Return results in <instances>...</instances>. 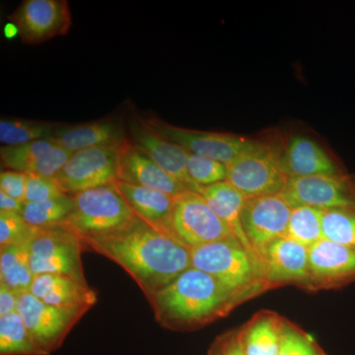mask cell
Returning a JSON list of instances; mask_svg holds the SVG:
<instances>
[{
    "label": "cell",
    "mask_w": 355,
    "mask_h": 355,
    "mask_svg": "<svg viewBox=\"0 0 355 355\" xmlns=\"http://www.w3.org/2000/svg\"><path fill=\"white\" fill-rule=\"evenodd\" d=\"M83 245L121 266L148 300L191 266V249L137 216L111 234Z\"/></svg>",
    "instance_id": "6da1fadb"
},
{
    "label": "cell",
    "mask_w": 355,
    "mask_h": 355,
    "mask_svg": "<svg viewBox=\"0 0 355 355\" xmlns=\"http://www.w3.org/2000/svg\"><path fill=\"white\" fill-rule=\"evenodd\" d=\"M246 294L222 284L209 273L191 268L149 299L154 316L163 328L197 330L225 316Z\"/></svg>",
    "instance_id": "7a4b0ae2"
},
{
    "label": "cell",
    "mask_w": 355,
    "mask_h": 355,
    "mask_svg": "<svg viewBox=\"0 0 355 355\" xmlns=\"http://www.w3.org/2000/svg\"><path fill=\"white\" fill-rule=\"evenodd\" d=\"M191 268L216 277L231 291L251 296L266 289L261 261L235 237L191 249Z\"/></svg>",
    "instance_id": "3957f363"
},
{
    "label": "cell",
    "mask_w": 355,
    "mask_h": 355,
    "mask_svg": "<svg viewBox=\"0 0 355 355\" xmlns=\"http://www.w3.org/2000/svg\"><path fill=\"white\" fill-rule=\"evenodd\" d=\"M69 196L73 209L64 225L83 242L111 234L135 216L114 184Z\"/></svg>",
    "instance_id": "277c9868"
},
{
    "label": "cell",
    "mask_w": 355,
    "mask_h": 355,
    "mask_svg": "<svg viewBox=\"0 0 355 355\" xmlns=\"http://www.w3.org/2000/svg\"><path fill=\"white\" fill-rule=\"evenodd\" d=\"M227 170L226 181L247 198L282 193L287 183L280 154L272 146L259 141L227 165Z\"/></svg>",
    "instance_id": "5b68a950"
},
{
    "label": "cell",
    "mask_w": 355,
    "mask_h": 355,
    "mask_svg": "<svg viewBox=\"0 0 355 355\" xmlns=\"http://www.w3.org/2000/svg\"><path fill=\"white\" fill-rule=\"evenodd\" d=\"M83 242L64 225L39 229L30 244V268L33 275L44 273L69 275L87 284L81 253Z\"/></svg>",
    "instance_id": "8992f818"
},
{
    "label": "cell",
    "mask_w": 355,
    "mask_h": 355,
    "mask_svg": "<svg viewBox=\"0 0 355 355\" xmlns=\"http://www.w3.org/2000/svg\"><path fill=\"white\" fill-rule=\"evenodd\" d=\"M173 237L189 249L232 237L231 229L197 191L175 198L171 219Z\"/></svg>",
    "instance_id": "52a82bcc"
},
{
    "label": "cell",
    "mask_w": 355,
    "mask_h": 355,
    "mask_svg": "<svg viewBox=\"0 0 355 355\" xmlns=\"http://www.w3.org/2000/svg\"><path fill=\"white\" fill-rule=\"evenodd\" d=\"M87 311L46 304L30 291L18 296L17 313L35 343L46 355L62 347L70 331Z\"/></svg>",
    "instance_id": "ba28073f"
},
{
    "label": "cell",
    "mask_w": 355,
    "mask_h": 355,
    "mask_svg": "<svg viewBox=\"0 0 355 355\" xmlns=\"http://www.w3.org/2000/svg\"><path fill=\"white\" fill-rule=\"evenodd\" d=\"M120 148L96 147L72 154L53 177L67 195L114 184L119 181Z\"/></svg>",
    "instance_id": "9c48e42d"
},
{
    "label": "cell",
    "mask_w": 355,
    "mask_h": 355,
    "mask_svg": "<svg viewBox=\"0 0 355 355\" xmlns=\"http://www.w3.org/2000/svg\"><path fill=\"white\" fill-rule=\"evenodd\" d=\"M144 120L153 130L181 146L187 153L214 159L225 165L231 164L254 142V140L232 133L200 132L175 127L155 116Z\"/></svg>",
    "instance_id": "30bf717a"
},
{
    "label": "cell",
    "mask_w": 355,
    "mask_h": 355,
    "mask_svg": "<svg viewBox=\"0 0 355 355\" xmlns=\"http://www.w3.org/2000/svg\"><path fill=\"white\" fill-rule=\"evenodd\" d=\"M8 19L26 44H39L64 36L72 24L65 0H24Z\"/></svg>",
    "instance_id": "8fae6325"
},
{
    "label": "cell",
    "mask_w": 355,
    "mask_h": 355,
    "mask_svg": "<svg viewBox=\"0 0 355 355\" xmlns=\"http://www.w3.org/2000/svg\"><path fill=\"white\" fill-rule=\"evenodd\" d=\"M282 195L293 207L355 209V180L340 176H311L287 180Z\"/></svg>",
    "instance_id": "7c38bea8"
},
{
    "label": "cell",
    "mask_w": 355,
    "mask_h": 355,
    "mask_svg": "<svg viewBox=\"0 0 355 355\" xmlns=\"http://www.w3.org/2000/svg\"><path fill=\"white\" fill-rule=\"evenodd\" d=\"M291 211L282 193L248 198L242 211L243 229L259 259L268 245L286 237Z\"/></svg>",
    "instance_id": "4fadbf2b"
},
{
    "label": "cell",
    "mask_w": 355,
    "mask_h": 355,
    "mask_svg": "<svg viewBox=\"0 0 355 355\" xmlns=\"http://www.w3.org/2000/svg\"><path fill=\"white\" fill-rule=\"evenodd\" d=\"M260 259L268 288L294 284L311 289L308 248L282 237L268 245Z\"/></svg>",
    "instance_id": "5bb4252c"
},
{
    "label": "cell",
    "mask_w": 355,
    "mask_h": 355,
    "mask_svg": "<svg viewBox=\"0 0 355 355\" xmlns=\"http://www.w3.org/2000/svg\"><path fill=\"white\" fill-rule=\"evenodd\" d=\"M130 142L147 154L168 174L183 183L190 191H198L188 172L189 154L181 146L170 141L153 130L144 119L133 116L130 120Z\"/></svg>",
    "instance_id": "9a60e30c"
},
{
    "label": "cell",
    "mask_w": 355,
    "mask_h": 355,
    "mask_svg": "<svg viewBox=\"0 0 355 355\" xmlns=\"http://www.w3.org/2000/svg\"><path fill=\"white\" fill-rule=\"evenodd\" d=\"M311 289L336 288L355 282V251L323 239L309 248Z\"/></svg>",
    "instance_id": "2e32d148"
},
{
    "label": "cell",
    "mask_w": 355,
    "mask_h": 355,
    "mask_svg": "<svg viewBox=\"0 0 355 355\" xmlns=\"http://www.w3.org/2000/svg\"><path fill=\"white\" fill-rule=\"evenodd\" d=\"M119 154V181L160 191L172 198H177L184 191H190L183 183L156 164L144 151L133 146L130 139L120 147Z\"/></svg>",
    "instance_id": "e0dca14e"
},
{
    "label": "cell",
    "mask_w": 355,
    "mask_h": 355,
    "mask_svg": "<svg viewBox=\"0 0 355 355\" xmlns=\"http://www.w3.org/2000/svg\"><path fill=\"white\" fill-rule=\"evenodd\" d=\"M53 139L71 153L96 148H120L128 140L123 123L114 119L89 121L77 125H60Z\"/></svg>",
    "instance_id": "ac0fdd59"
},
{
    "label": "cell",
    "mask_w": 355,
    "mask_h": 355,
    "mask_svg": "<svg viewBox=\"0 0 355 355\" xmlns=\"http://www.w3.org/2000/svg\"><path fill=\"white\" fill-rule=\"evenodd\" d=\"M280 163L287 180L345 175L317 142L301 135L291 137L286 150L280 154Z\"/></svg>",
    "instance_id": "d6986e66"
},
{
    "label": "cell",
    "mask_w": 355,
    "mask_h": 355,
    "mask_svg": "<svg viewBox=\"0 0 355 355\" xmlns=\"http://www.w3.org/2000/svg\"><path fill=\"white\" fill-rule=\"evenodd\" d=\"M30 292L46 304L69 309L89 311L97 302V295L88 284L64 275H35Z\"/></svg>",
    "instance_id": "ffe728a7"
},
{
    "label": "cell",
    "mask_w": 355,
    "mask_h": 355,
    "mask_svg": "<svg viewBox=\"0 0 355 355\" xmlns=\"http://www.w3.org/2000/svg\"><path fill=\"white\" fill-rule=\"evenodd\" d=\"M135 216L154 228L172 235L171 219L175 198L162 191L144 188L125 182L114 183Z\"/></svg>",
    "instance_id": "44dd1931"
},
{
    "label": "cell",
    "mask_w": 355,
    "mask_h": 355,
    "mask_svg": "<svg viewBox=\"0 0 355 355\" xmlns=\"http://www.w3.org/2000/svg\"><path fill=\"white\" fill-rule=\"evenodd\" d=\"M198 193L205 198L210 209L227 224L243 246L259 259L251 244L248 241L243 229L242 211L248 198L241 191H238L229 182L223 181L211 186L200 187Z\"/></svg>",
    "instance_id": "7402d4cb"
},
{
    "label": "cell",
    "mask_w": 355,
    "mask_h": 355,
    "mask_svg": "<svg viewBox=\"0 0 355 355\" xmlns=\"http://www.w3.org/2000/svg\"><path fill=\"white\" fill-rule=\"evenodd\" d=\"M284 321L273 313H260L239 333L246 355H279Z\"/></svg>",
    "instance_id": "603a6c76"
},
{
    "label": "cell",
    "mask_w": 355,
    "mask_h": 355,
    "mask_svg": "<svg viewBox=\"0 0 355 355\" xmlns=\"http://www.w3.org/2000/svg\"><path fill=\"white\" fill-rule=\"evenodd\" d=\"M30 244L8 245L0 250V284L18 294L30 291L35 277L30 268Z\"/></svg>",
    "instance_id": "cb8c5ba5"
},
{
    "label": "cell",
    "mask_w": 355,
    "mask_h": 355,
    "mask_svg": "<svg viewBox=\"0 0 355 355\" xmlns=\"http://www.w3.org/2000/svg\"><path fill=\"white\" fill-rule=\"evenodd\" d=\"M60 123L18 118L0 121V142L2 146H20L40 139H53Z\"/></svg>",
    "instance_id": "d4e9b609"
},
{
    "label": "cell",
    "mask_w": 355,
    "mask_h": 355,
    "mask_svg": "<svg viewBox=\"0 0 355 355\" xmlns=\"http://www.w3.org/2000/svg\"><path fill=\"white\" fill-rule=\"evenodd\" d=\"M0 355H46L17 312L0 316Z\"/></svg>",
    "instance_id": "484cf974"
},
{
    "label": "cell",
    "mask_w": 355,
    "mask_h": 355,
    "mask_svg": "<svg viewBox=\"0 0 355 355\" xmlns=\"http://www.w3.org/2000/svg\"><path fill=\"white\" fill-rule=\"evenodd\" d=\"M324 209L302 207L292 209L286 237L309 248L324 239Z\"/></svg>",
    "instance_id": "4316f807"
},
{
    "label": "cell",
    "mask_w": 355,
    "mask_h": 355,
    "mask_svg": "<svg viewBox=\"0 0 355 355\" xmlns=\"http://www.w3.org/2000/svg\"><path fill=\"white\" fill-rule=\"evenodd\" d=\"M72 209L71 197L64 195L44 202L25 203L21 214L33 227L46 229L64 225Z\"/></svg>",
    "instance_id": "83f0119b"
},
{
    "label": "cell",
    "mask_w": 355,
    "mask_h": 355,
    "mask_svg": "<svg viewBox=\"0 0 355 355\" xmlns=\"http://www.w3.org/2000/svg\"><path fill=\"white\" fill-rule=\"evenodd\" d=\"M55 144L57 142L55 140L49 139L36 140L20 146H1L0 159L2 167L6 168V170L27 174L33 166L38 163Z\"/></svg>",
    "instance_id": "f1b7e54d"
},
{
    "label": "cell",
    "mask_w": 355,
    "mask_h": 355,
    "mask_svg": "<svg viewBox=\"0 0 355 355\" xmlns=\"http://www.w3.org/2000/svg\"><path fill=\"white\" fill-rule=\"evenodd\" d=\"M324 239L355 251V209H327L323 216Z\"/></svg>",
    "instance_id": "f546056e"
},
{
    "label": "cell",
    "mask_w": 355,
    "mask_h": 355,
    "mask_svg": "<svg viewBox=\"0 0 355 355\" xmlns=\"http://www.w3.org/2000/svg\"><path fill=\"white\" fill-rule=\"evenodd\" d=\"M39 229L33 227L17 212H0V245L30 244L38 233Z\"/></svg>",
    "instance_id": "4dcf8cb0"
},
{
    "label": "cell",
    "mask_w": 355,
    "mask_h": 355,
    "mask_svg": "<svg viewBox=\"0 0 355 355\" xmlns=\"http://www.w3.org/2000/svg\"><path fill=\"white\" fill-rule=\"evenodd\" d=\"M187 166L191 180L198 188L211 186L227 180V165L214 159L189 154Z\"/></svg>",
    "instance_id": "1f68e13d"
},
{
    "label": "cell",
    "mask_w": 355,
    "mask_h": 355,
    "mask_svg": "<svg viewBox=\"0 0 355 355\" xmlns=\"http://www.w3.org/2000/svg\"><path fill=\"white\" fill-rule=\"evenodd\" d=\"M279 355H326L312 338L284 321Z\"/></svg>",
    "instance_id": "d6a6232c"
},
{
    "label": "cell",
    "mask_w": 355,
    "mask_h": 355,
    "mask_svg": "<svg viewBox=\"0 0 355 355\" xmlns=\"http://www.w3.org/2000/svg\"><path fill=\"white\" fill-rule=\"evenodd\" d=\"M27 175L24 202H39L67 195L60 190L53 178L36 174Z\"/></svg>",
    "instance_id": "836d02e7"
},
{
    "label": "cell",
    "mask_w": 355,
    "mask_h": 355,
    "mask_svg": "<svg viewBox=\"0 0 355 355\" xmlns=\"http://www.w3.org/2000/svg\"><path fill=\"white\" fill-rule=\"evenodd\" d=\"M72 154L73 153L57 144L38 163L33 166L27 174L53 178L67 164Z\"/></svg>",
    "instance_id": "e575fe53"
},
{
    "label": "cell",
    "mask_w": 355,
    "mask_h": 355,
    "mask_svg": "<svg viewBox=\"0 0 355 355\" xmlns=\"http://www.w3.org/2000/svg\"><path fill=\"white\" fill-rule=\"evenodd\" d=\"M27 175L25 173L4 170L0 174V191L24 202Z\"/></svg>",
    "instance_id": "d590c367"
},
{
    "label": "cell",
    "mask_w": 355,
    "mask_h": 355,
    "mask_svg": "<svg viewBox=\"0 0 355 355\" xmlns=\"http://www.w3.org/2000/svg\"><path fill=\"white\" fill-rule=\"evenodd\" d=\"M209 355H246L243 349L239 333L224 336L217 340Z\"/></svg>",
    "instance_id": "8d00e7d4"
},
{
    "label": "cell",
    "mask_w": 355,
    "mask_h": 355,
    "mask_svg": "<svg viewBox=\"0 0 355 355\" xmlns=\"http://www.w3.org/2000/svg\"><path fill=\"white\" fill-rule=\"evenodd\" d=\"M18 296L15 291L0 284V316L17 312Z\"/></svg>",
    "instance_id": "74e56055"
},
{
    "label": "cell",
    "mask_w": 355,
    "mask_h": 355,
    "mask_svg": "<svg viewBox=\"0 0 355 355\" xmlns=\"http://www.w3.org/2000/svg\"><path fill=\"white\" fill-rule=\"evenodd\" d=\"M25 202H19L0 191V212H17L21 214Z\"/></svg>",
    "instance_id": "f35d334b"
}]
</instances>
